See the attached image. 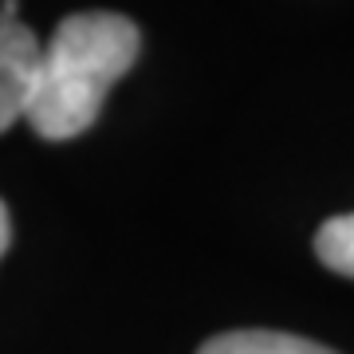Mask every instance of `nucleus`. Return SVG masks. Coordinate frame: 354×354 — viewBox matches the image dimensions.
<instances>
[{
  "mask_svg": "<svg viewBox=\"0 0 354 354\" xmlns=\"http://www.w3.org/2000/svg\"><path fill=\"white\" fill-rule=\"evenodd\" d=\"M142 36L134 20L118 12L64 16L44 39L36 87L28 102V127L48 142L79 138L95 127L106 91L138 59Z\"/></svg>",
  "mask_w": 354,
  "mask_h": 354,
  "instance_id": "f257e3e1",
  "label": "nucleus"
},
{
  "mask_svg": "<svg viewBox=\"0 0 354 354\" xmlns=\"http://www.w3.org/2000/svg\"><path fill=\"white\" fill-rule=\"evenodd\" d=\"M39 51H44V39H36V32L24 20L0 12V134L28 114Z\"/></svg>",
  "mask_w": 354,
  "mask_h": 354,
  "instance_id": "f03ea898",
  "label": "nucleus"
},
{
  "mask_svg": "<svg viewBox=\"0 0 354 354\" xmlns=\"http://www.w3.org/2000/svg\"><path fill=\"white\" fill-rule=\"evenodd\" d=\"M197 354H335L299 335H283V330H228L209 339Z\"/></svg>",
  "mask_w": 354,
  "mask_h": 354,
  "instance_id": "7ed1b4c3",
  "label": "nucleus"
},
{
  "mask_svg": "<svg viewBox=\"0 0 354 354\" xmlns=\"http://www.w3.org/2000/svg\"><path fill=\"white\" fill-rule=\"evenodd\" d=\"M315 252L319 260L339 272V276H351L354 279V213L346 216H330L323 221L315 232Z\"/></svg>",
  "mask_w": 354,
  "mask_h": 354,
  "instance_id": "20e7f679",
  "label": "nucleus"
},
{
  "mask_svg": "<svg viewBox=\"0 0 354 354\" xmlns=\"http://www.w3.org/2000/svg\"><path fill=\"white\" fill-rule=\"evenodd\" d=\"M8 244H12V221H8V209L0 201V256L8 252Z\"/></svg>",
  "mask_w": 354,
  "mask_h": 354,
  "instance_id": "39448f33",
  "label": "nucleus"
},
{
  "mask_svg": "<svg viewBox=\"0 0 354 354\" xmlns=\"http://www.w3.org/2000/svg\"><path fill=\"white\" fill-rule=\"evenodd\" d=\"M0 12L12 16V20H20V0H0Z\"/></svg>",
  "mask_w": 354,
  "mask_h": 354,
  "instance_id": "423d86ee",
  "label": "nucleus"
}]
</instances>
